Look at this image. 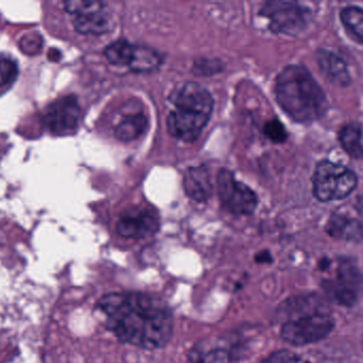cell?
Segmentation results:
<instances>
[{
    "instance_id": "cell-1",
    "label": "cell",
    "mask_w": 363,
    "mask_h": 363,
    "mask_svg": "<svg viewBox=\"0 0 363 363\" xmlns=\"http://www.w3.org/2000/svg\"><path fill=\"white\" fill-rule=\"evenodd\" d=\"M97 308L106 327L121 343L145 350L167 347L174 335V313L167 303L146 293H110Z\"/></svg>"
},
{
    "instance_id": "cell-2",
    "label": "cell",
    "mask_w": 363,
    "mask_h": 363,
    "mask_svg": "<svg viewBox=\"0 0 363 363\" xmlns=\"http://www.w3.org/2000/svg\"><path fill=\"white\" fill-rule=\"evenodd\" d=\"M275 97L284 112L298 123L319 119L328 108L323 90L304 66H287L279 72Z\"/></svg>"
},
{
    "instance_id": "cell-3",
    "label": "cell",
    "mask_w": 363,
    "mask_h": 363,
    "mask_svg": "<svg viewBox=\"0 0 363 363\" xmlns=\"http://www.w3.org/2000/svg\"><path fill=\"white\" fill-rule=\"evenodd\" d=\"M60 6V10L69 16L72 29L81 36H102L114 29V21L106 12L104 2L69 0Z\"/></svg>"
},
{
    "instance_id": "cell-4",
    "label": "cell",
    "mask_w": 363,
    "mask_h": 363,
    "mask_svg": "<svg viewBox=\"0 0 363 363\" xmlns=\"http://www.w3.org/2000/svg\"><path fill=\"white\" fill-rule=\"evenodd\" d=\"M313 194L320 202H332L347 197L357 187L355 173L341 164L321 161L313 178Z\"/></svg>"
},
{
    "instance_id": "cell-5",
    "label": "cell",
    "mask_w": 363,
    "mask_h": 363,
    "mask_svg": "<svg viewBox=\"0 0 363 363\" xmlns=\"http://www.w3.org/2000/svg\"><path fill=\"white\" fill-rule=\"evenodd\" d=\"M334 327V318L328 311L311 313L286 321L281 326V337L289 345L303 347L325 339Z\"/></svg>"
},
{
    "instance_id": "cell-6",
    "label": "cell",
    "mask_w": 363,
    "mask_h": 363,
    "mask_svg": "<svg viewBox=\"0 0 363 363\" xmlns=\"http://www.w3.org/2000/svg\"><path fill=\"white\" fill-rule=\"evenodd\" d=\"M362 275L359 269L349 260H341L332 278L325 279L322 288L332 302L341 306H353L362 290Z\"/></svg>"
},
{
    "instance_id": "cell-7",
    "label": "cell",
    "mask_w": 363,
    "mask_h": 363,
    "mask_svg": "<svg viewBox=\"0 0 363 363\" xmlns=\"http://www.w3.org/2000/svg\"><path fill=\"white\" fill-rule=\"evenodd\" d=\"M217 193L224 208L235 215H252L258 205L255 192L237 181L234 174L225 168L218 173Z\"/></svg>"
},
{
    "instance_id": "cell-8",
    "label": "cell",
    "mask_w": 363,
    "mask_h": 363,
    "mask_svg": "<svg viewBox=\"0 0 363 363\" xmlns=\"http://www.w3.org/2000/svg\"><path fill=\"white\" fill-rule=\"evenodd\" d=\"M81 111L78 98L74 95L63 96L49 104L44 110L45 126L55 136H69L78 130Z\"/></svg>"
},
{
    "instance_id": "cell-9",
    "label": "cell",
    "mask_w": 363,
    "mask_h": 363,
    "mask_svg": "<svg viewBox=\"0 0 363 363\" xmlns=\"http://www.w3.org/2000/svg\"><path fill=\"white\" fill-rule=\"evenodd\" d=\"M260 14L270 21V29L277 33L296 34L306 25V11L296 2L270 1Z\"/></svg>"
},
{
    "instance_id": "cell-10",
    "label": "cell",
    "mask_w": 363,
    "mask_h": 363,
    "mask_svg": "<svg viewBox=\"0 0 363 363\" xmlns=\"http://www.w3.org/2000/svg\"><path fill=\"white\" fill-rule=\"evenodd\" d=\"M160 220L155 211L134 207L123 213L116 224V232L125 239H146L157 234Z\"/></svg>"
},
{
    "instance_id": "cell-11",
    "label": "cell",
    "mask_w": 363,
    "mask_h": 363,
    "mask_svg": "<svg viewBox=\"0 0 363 363\" xmlns=\"http://www.w3.org/2000/svg\"><path fill=\"white\" fill-rule=\"evenodd\" d=\"M174 109L191 111L211 117L213 110V98L211 92L200 83L189 81L178 85L170 96Z\"/></svg>"
},
{
    "instance_id": "cell-12",
    "label": "cell",
    "mask_w": 363,
    "mask_h": 363,
    "mask_svg": "<svg viewBox=\"0 0 363 363\" xmlns=\"http://www.w3.org/2000/svg\"><path fill=\"white\" fill-rule=\"evenodd\" d=\"M208 119L209 117L201 113L174 109L168 115V131L172 138L191 143L201 136Z\"/></svg>"
},
{
    "instance_id": "cell-13",
    "label": "cell",
    "mask_w": 363,
    "mask_h": 363,
    "mask_svg": "<svg viewBox=\"0 0 363 363\" xmlns=\"http://www.w3.org/2000/svg\"><path fill=\"white\" fill-rule=\"evenodd\" d=\"M183 187L188 197L194 202H205L213 194V185L205 166H192L184 173Z\"/></svg>"
},
{
    "instance_id": "cell-14",
    "label": "cell",
    "mask_w": 363,
    "mask_h": 363,
    "mask_svg": "<svg viewBox=\"0 0 363 363\" xmlns=\"http://www.w3.org/2000/svg\"><path fill=\"white\" fill-rule=\"evenodd\" d=\"M328 307L318 296H294L283 303L279 313L286 321L315 313H325ZM285 321V322H286Z\"/></svg>"
},
{
    "instance_id": "cell-15",
    "label": "cell",
    "mask_w": 363,
    "mask_h": 363,
    "mask_svg": "<svg viewBox=\"0 0 363 363\" xmlns=\"http://www.w3.org/2000/svg\"><path fill=\"white\" fill-rule=\"evenodd\" d=\"M320 67L333 83L345 87L351 81L347 64L336 53L321 50L318 55Z\"/></svg>"
},
{
    "instance_id": "cell-16",
    "label": "cell",
    "mask_w": 363,
    "mask_h": 363,
    "mask_svg": "<svg viewBox=\"0 0 363 363\" xmlns=\"http://www.w3.org/2000/svg\"><path fill=\"white\" fill-rule=\"evenodd\" d=\"M326 230L330 236L340 240L360 241L363 239V224L343 215H333Z\"/></svg>"
},
{
    "instance_id": "cell-17",
    "label": "cell",
    "mask_w": 363,
    "mask_h": 363,
    "mask_svg": "<svg viewBox=\"0 0 363 363\" xmlns=\"http://www.w3.org/2000/svg\"><path fill=\"white\" fill-rule=\"evenodd\" d=\"M163 63V57L159 51L150 47L134 45L128 67L134 72H151Z\"/></svg>"
},
{
    "instance_id": "cell-18",
    "label": "cell",
    "mask_w": 363,
    "mask_h": 363,
    "mask_svg": "<svg viewBox=\"0 0 363 363\" xmlns=\"http://www.w3.org/2000/svg\"><path fill=\"white\" fill-rule=\"evenodd\" d=\"M148 128V119L144 113L127 115L115 128V136L123 142H131L142 136Z\"/></svg>"
},
{
    "instance_id": "cell-19",
    "label": "cell",
    "mask_w": 363,
    "mask_h": 363,
    "mask_svg": "<svg viewBox=\"0 0 363 363\" xmlns=\"http://www.w3.org/2000/svg\"><path fill=\"white\" fill-rule=\"evenodd\" d=\"M339 140L343 148L351 157L362 158L363 147L362 145V128L356 124L345 126L339 132Z\"/></svg>"
},
{
    "instance_id": "cell-20",
    "label": "cell",
    "mask_w": 363,
    "mask_h": 363,
    "mask_svg": "<svg viewBox=\"0 0 363 363\" xmlns=\"http://www.w3.org/2000/svg\"><path fill=\"white\" fill-rule=\"evenodd\" d=\"M341 21L347 34L363 45V10L358 6H347L341 11Z\"/></svg>"
},
{
    "instance_id": "cell-21",
    "label": "cell",
    "mask_w": 363,
    "mask_h": 363,
    "mask_svg": "<svg viewBox=\"0 0 363 363\" xmlns=\"http://www.w3.org/2000/svg\"><path fill=\"white\" fill-rule=\"evenodd\" d=\"M189 360L191 363H237L235 354L223 347H215L208 351L196 347L190 352Z\"/></svg>"
},
{
    "instance_id": "cell-22",
    "label": "cell",
    "mask_w": 363,
    "mask_h": 363,
    "mask_svg": "<svg viewBox=\"0 0 363 363\" xmlns=\"http://www.w3.org/2000/svg\"><path fill=\"white\" fill-rule=\"evenodd\" d=\"M134 45L125 40L113 42L104 49V55L110 63L118 66H128Z\"/></svg>"
},
{
    "instance_id": "cell-23",
    "label": "cell",
    "mask_w": 363,
    "mask_h": 363,
    "mask_svg": "<svg viewBox=\"0 0 363 363\" xmlns=\"http://www.w3.org/2000/svg\"><path fill=\"white\" fill-rule=\"evenodd\" d=\"M18 74V64L14 58L0 53V95L14 85Z\"/></svg>"
},
{
    "instance_id": "cell-24",
    "label": "cell",
    "mask_w": 363,
    "mask_h": 363,
    "mask_svg": "<svg viewBox=\"0 0 363 363\" xmlns=\"http://www.w3.org/2000/svg\"><path fill=\"white\" fill-rule=\"evenodd\" d=\"M264 132L267 138L275 143H283L288 136L283 124L277 119L267 121L264 127Z\"/></svg>"
},
{
    "instance_id": "cell-25",
    "label": "cell",
    "mask_w": 363,
    "mask_h": 363,
    "mask_svg": "<svg viewBox=\"0 0 363 363\" xmlns=\"http://www.w3.org/2000/svg\"><path fill=\"white\" fill-rule=\"evenodd\" d=\"M221 62L219 60L202 59L194 63V72L196 75H213L222 70Z\"/></svg>"
},
{
    "instance_id": "cell-26",
    "label": "cell",
    "mask_w": 363,
    "mask_h": 363,
    "mask_svg": "<svg viewBox=\"0 0 363 363\" xmlns=\"http://www.w3.org/2000/svg\"><path fill=\"white\" fill-rule=\"evenodd\" d=\"M298 358L296 354L292 353L290 351L275 352V353L271 354L269 357L266 359L262 360L260 363H298Z\"/></svg>"
},
{
    "instance_id": "cell-27",
    "label": "cell",
    "mask_w": 363,
    "mask_h": 363,
    "mask_svg": "<svg viewBox=\"0 0 363 363\" xmlns=\"http://www.w3.org/2000/svg\"><path fill=\"white\" fill-rule=\"evenodd\" d=\"M255 261L259 264H271L272 262V256L268 251H262L256 254Z\"/></svg>"
}]
</instances>
